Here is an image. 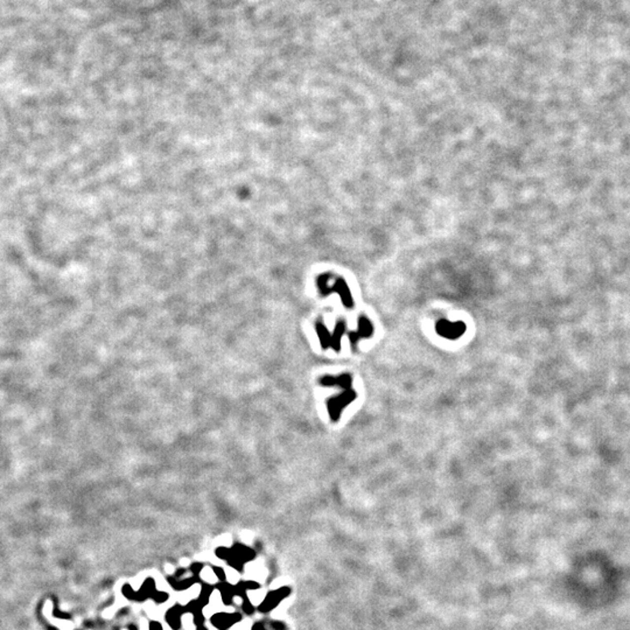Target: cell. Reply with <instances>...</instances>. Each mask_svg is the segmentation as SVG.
<instances>
[{"instance_id":"1","label":"cell","mask_w":630,"mask_h":630,"mask_svg":"<svg viewBox=\"0 0 630 630\" xmlns=\"http://www.w3.org/2000/svg\"><path fill=\"white\" fill-rule=\"evenodd\" d=\"M242 620H243V614L241 612H216L210 616L209 622L217 630H229Z\"/></svg>"},{"instance_id":"2","label":"cell","mask_w":630,"mask_h":630,"mask_svg":"<svg viewBox=\"0 0 630 630\" xmlns=\"http://www.w3.org/2000/svg\"><path fill=\"white\" fill-rule=\"evenodd\" d=\"M289 593H291V590H289L288 587H282L276 591L269 592V593L266 594V597L264 598V600L261 601V603L257 607V610L261 614L270 613L271 610H273L276 607H278V604L282 602L284 598H287Z\"/></svg>"},{"instance_id":"3","label":"cell","mask_w":630,"mask_h":630,"mask_svg":"<svg viewBox=\"0 0 630 630\" xmlns=\"http://www.w3.org/2000/svg\"><path fill=\"white\" fill-rule=\"evenodd\" d=\"M187 614L185 609V604L175 603L167 609L165 614V621L172 630L182 629V619Z\"/></svg>"},{"instance_id":"4","label":"cell","mask_w":630,"mask_h":630,"mask_svg":"<svg viewBox=\"0 0 630 630\" xmlns=\"http://www.w3.org/2000/svg\"><path fill=\"white\" fill-rule=\"evenodd\" d=\"M356 398V393L352 391H346L342 396H338V398H333L328 402V411L330 418L333 420H338L340 413L345 406L349 403H351Z\"/></svg>"},{"instance_id":"5","label":"cell","mask_w":630,"mask_h":630,"mask_svg":"<svg viewBox=\"0 0 630 630\" xmlns=\"http://www.w3.org/2000/svg\"><path fill=\"white\" fill-rule=\"evenodd\" d=\"M465 324L459 321L456 323H452L449 321L446 320H441L439 323L437 324V330L438 333L440 334L441 336H445L447 339H456L459 338L461 334L465 333Z\"/></svg>"},{"instance_id":"6","label":"cell","mask_w":630,"mask_h":630,"mask_svg":"<svg viewBox=\"0 0 630 630\" xmlns=\"http://www.w3.org/2000/svg\"><path fill=\"white\" fill-rule=\"evenodd\" d=\"M167 582H168L169 586L173 588V591L185 592V591H188L189 588H191L196 584H201V582H202V579L197 578V576H194V575L186 576V578H182V579H176L174 575H169L167 576Z\"/></svg>"},{"instance_id":"7","label":"cell","mask_w":630,"mask_h":630,"mask_svg":"<svg viewBox=\"0 0 630 630\" xmlns=\"http://www.w3.org/2000/svg\"><path fill=\"white\" fill-rule=\"evenodd\" d=\"M216 591L219 592L220 602L224 606H232L234 604V598H236V588L235 585L230 584L229 581L217 582L215 584Z\"/></svg>"},{"instance_id":"8","label":"cell","mask_w":630,"mask_h":630,"mask_svg":"<svg viewBox=\"0 0 630 630\" xmlns=\"http://www.w3.org/2000/svg\"><path fill=\"white\" fill-rule=\"evenodd\" d=\"M230 549H231V556L230 557L239 560V562L243 563L244 565L256 558V551L251 549V547L245 546L243 544H239V543L234 544Z\"/></svg>"},{"instance_id":"9","label":"cell","mask_w":630,"mask_h":630,"mask_svg":"<svg viewBox=\"0 0 630 630\" xmlns=\"http://www.w3.org/2000/svg\"><path fill=\"white\" fill-rule=\"evenodd\" d=\"M158 590L156 580L153 578H146L141 584L140 588L137 591V598L135 602H145L146 600H151Z\"/></svg>"},{"instance_id":"10","label":"cell","mask_w":630,"mask_h":630,"mask_svg":"<svg viewBox=\"0 0 630 630\" xmlns=\"http://www.w3.org/2000/svg\"><path fill=\"white\" fill-rule=\"evenodd\" d=\"M201 586V590H200V594L197 595V601L201 603V606L203 608H206L209 606L210 603V598L213 597L214 592L216 591V587L214 584H210V582H206L202 581L200 584Z\"/></svg>"},{"instance_id":"11","label":"cell","mask_w":630,"mask_h":630,"mask_svg":"<svg viewBox=\"0 0 630 630\" xmlns=\"http://www.w3.org/2000/svg\"><path fill=\"white\" fill-rule=\"evenodd\" d=\"M241 609L245 615L248 616H252L254 613L257 612V607L254 606L253 602H251L250 598L245 597L242 598V603H241Z\"/></svg>"},{"instance_id":"12","label":"cell","mask_w":630,"mask_h":630,"mask_svg":"<svg viewBox=\"0 0 630 630\" xmlns=\"http://www.w3.org/2000/svg\"><path fill=\"white\" fill-rule=\"evenodd\" d=\"M317 334H319L320 340H321V345L323 346V348H327V346H328V345H332L333 336L330 335V334L328 333V330L324 328L323 326H321V324H319V326H317Z\"/></svg>"},{"instance_id":"13","label":"cell","mask_w":630,"mask_h":630,"mask_svg":"<svg viewBox=\"0 0 630 630\" xmlns=\"http://www.w3.org/2000/svg\"><path fill=\"white\" fill-rule=\"evenodd\" d=\"M122 594L123 597L126 598V600L128 601H134L135 602V598H137V591H134V588L132 587L131 584H125L122 587Z\"/></svg>"},{"instance_id":"14","label":"cell","mask_w":630,"mask_h":630,"mask_svg":"<svg viewBox=\"0 0 630 630\" xmlns=\"http://www.w3.org/2000/svg\"><path fill=\"white\" fill-rule=\"evenodd\" d=\"M168 598H169V594L167 593V592L157 591L151 600H152L156 604H163L168 601Z\"/></svg>"},{"instance_id":"15","label":"cell","mask_w":630,"mask_h":630,"mask_svg":"<svg viewBox=\"0 0 630 630\" xmlns=\"http://www.w3.org/2000/svg\"><path fill=\"white\" fill-rule=\"evenodd\" d=\"M215 554H216V557L219 559L224 560V562H226V560L230 558V556H231V549H230V547L220 546V547H217V549H216Z\"/></svg>"},{"instance_id":"16","label":"cell","mask_w":630,"mask_h":630,"mask_svg":"<svg viewBox=\"0 0 630 630\" xmlns=\"http://www.w3.org/2000/svg\"><path fill=\"white\" fill-rule=\"evenodd\" d=\"M204 567H206V566H204L203 563L196 562V563H193L190 566H189L188 571L190 572L191 575L197 576V578H201V573H202V571L204 569Z\"/></svg>"},{"instance_id":"17","label":"cell","mask_w":630,"mask_h":630,"mask_svg":"<svg viewBox=\"0 0 630 630\" xmlns=\"http://www.w3.org/2000/svg\"><path fill=\"white\" fill-rule=\"evenodd\" d=\"M212 567L214 575H215L217 582H223L226 581V573L224 571V568L220 566H210Z\"/></svg>"},{"instance_id":"18","label":"cell","mask_w":630,"mask_h":630,"mask_svg":"<svg viewBox=\"0 0 630 630\" xmlns=\"http://www.w3.org/2000/svg\"><path fill=\"white\" fill-rule=\"evenodd\" d=\"M191 617H193V623L195 625V627L204 626V623H206V615H204L203 610H200V612H196L195 614H193Z\"/></svg>"},{"instance_id":"19","label":"cell","mask_w":630,"mask_h":630,"mask_svg":"<svg viewBox=\"0 0 630 630\" xmlns=\"http://www.w3.org/2000/svg\"><path fill=\"white\" fill-rule=\"evenodd\" d=\"M245 586H247V588H248V591H249V592L257 591V590H259V588H260V584H259V582H257V581H252V580L245 581Z\"/></svg>"},{"instance_id":"20","label":"cell","mask_w":630,"mask_h":630,"mask_svg":"<svg viewBox=\"0 0 630 630\" xmlns=\"http://www.w3.org/2000/svg\"><path fill=\"white\" fill-rule=\"evenodd\" d=\"M187 573H188V569L187 568H182V567H181V568L176 569L175 573L173 575H174L176 579H182V578H186V576H187Z\"/></svg>"},{"instance_id":"21","label":"cell","mask_w":630,"mask_h":630,"mask_svg":"<svg viewBox=\"0 0 630 630\" xmlns=\"http://www.w3.org/2000/svg\"><path fill=\"white\" fill-rule=\"evenodd\" d=\"M270 626H271V629H272V630H285V628H286L285 625H284V623L280 622V621L271 622Z\"/></svg>"},{"instance_id":"22","label":"cell","mask_w":630,"mask_h":630,"mask_svg":"<svg viewBox=\"0 0 630 630\" xmlns=\"http://www.w3.org/2000/svg\"><path fill=\"white\" fill-rule=\"evenodd\" d=\"M149 630H163V627L159 621H151L149 625Z\"/></svg>"},{"instance_id":"23","label":"cell","mask_w":630,"mask_h":630,"mask_svg":"<svg viewBox=\"0 0 630 630\" xmlns=\"http://www.w3.org/2000/svg\"><path fill=\"white\" fill-rule=\"evenodd\" d=\"M251 630H267V629H266V627H265V625H264V623L257 622V623H254L253 626H252Z\"/></svg>"},{"instance_id":"24","label":"cell","mask_w":630,"mask_h":630,"mask_svg":"<svg viewBox=\"0 0 630 630\" xmlns=\"http://www.w3.org/2000/svg\"><path fill=\"white\" fill-rule=\"evenodd\" d=\"M127 630H139V628H138V627L135 625H128L127 626Z\"/></svg>"},{"instance_id":"25","label":"cell","mask_w":630,"mask_h":630,"mask_svg":"<svg viewBox=\"0 0 630 630\" xmlns=\"http://www.w3.org/2000/svg\"><path fill=\"white\" fill-rule=\"evenodd\" d=\"M196 630H209V629H208V628H207V627H206V625H204V626H200V627H196Z\"/></svg>"}]
</instances>
